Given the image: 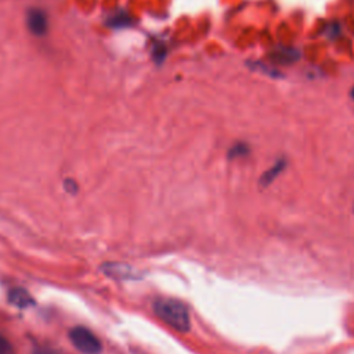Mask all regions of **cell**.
<instances>
[{
  "mask_svg": "<svg viewBox=\"0 0 354 354\" xmlns=\"http://www.w3.org/2000/svg\"><path fill=\"white\" fill-rule=\"evenodd\" d=\"M153 311L165 324L178 332H188L191 329V317L188 307L177 299H158L153 303Z\"/></svg>",
  "mask_w": 354,
  "mask_h": 354,
  "instance_id": "cell-1",
  "label": "cell"
},
{
  "mask_svg": "<svg viewBox=\"0 0 354 354\" xmlns=\"http://www.w3.org/2000/svg\"><path fill=\"white\" fill-rule=\"evenodd\" d=\"M72 346L82 354H100L102 350L100 339L84 326H75L69 330Z\"/></svg>",
  "mask_w": 354,
  "mask_h": 354,
  "instance_id": "cell-2",
  "label": "cell"
},
{
  "mask_svg": "<svg viewBox=\"0 0 354 354\" xmlns=\"http://www.w3.org/2000/svg\"><path fill=\"white\" fill-rule=\"evenodd\" d=\"M28 25L33 33H36V35L44 33L47 29V18H46L44 12L40 10L30 11L29 17H28Z\"/></svg>",
  "mask_w": 354,
  "mask_h": 354,
  "instance_id": "cell-3",
  "label": "cell"
},
{
  "mask_svg": "<svg viewBox=\"0 0 354 354\" xmlns=\"http://www.w3.org/2000/svg\"><path fill=\"white\" fill-rule=\"evenodd\" d=\"M8 300L11 304H14L15 307H19V308H26V307L32 306V303H33L30 295L25 289H19V288H14L10 290Z\"/></svg>",
  "mask_w": 354,
  "mask_h": 354,
  "instance_id": "cell-4",
  "label": "cell"
},
{
  "mask_svg": "<svg viewBox=\"0 0 354 354\" xmlns=\"http://www.w3.org/2000/svg\"><path fill=\"white\" fill-rule=\"evenodd\" d=\"M283 170V162H278V163H275L271 169H268L264 174H263V177H261V185H268V184H271V181L281 173Z\"/></svg>",
  "mask_w": 354,
  "mask_h": 354,
  "instance_id": "cell-5",
  "label": "cell"
},
{
  "mask_svg": "<svg viewBox=\"0 0 354 354\" xmlns=\"http://www.w3.org/2000/svg\"><path fill=\"white\" fill-rule=\"evenodd\" d=\"M0 354H14L11 343L1 335H0Z\"/></svg>",
  "mask_w": 354,
  "mask_h": 354,
  "instance_id": "cell-6",
  "label": "cell"
},
{
  "mask_svg": "<svg viewBox=\"0 0 354 354\" xmlns=\"http://www.w3.org/2000/svg\"><path fill=\"white\" fill-rule=\"evenodd\" d=\"M242 152H248V148H246L245 145H241V144H238V145H235L234 148H231V153H230V155L235 153L236 156H239Z\"/></svg>",
  "mask_w": 354,
  "mask_h": 354,
  "instance_id": "cell-7",
  "label": "cell"
},
{
  "mask_svg": "<svg viewBox=\"0 0 354 354\" xmlns=\"http://www.w3.org/2000/svg\"><path fill=\"white\" fill-rule=\"evenodd\" d=\"M35 354H54L53 351H48V350H41V351H37Z\"/></svg>",
  "mask_w": 354,
  "mask_h": 354,
  "instance_id": "cell-8",
  "label": "cell"
},
{
  "mask_svg": "<svg viewBox=\"0 0 354 354\" xmlns=\"http://www.w3.org/2000/svg\"><path fill=\"white\" fill-rule=\"evenodd\" d=\"M351 95H353V98H354V88H353V91H351Z\"/></svg>",
  "mask_w": 354,
  "mask_h": 354,
  "instance_id": "cell-9",
  "label": "cell"
}]
</instances>
